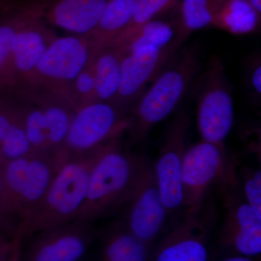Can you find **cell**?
Masks as SVG:
<instances>
[{
	"instance_id": "cell-1",
	"label": "cell",
	"mask_w": 261,
	"mask_h": 261,
	"mask_svg": "<svg viewBox=\"0 0 261 261\" xmlns=\"http://www.w3.org/2000/svg\"><path fill=\"white\" fill-rule=\"evenodd\" d=\"M109 142L80 155L65 157L59 153L61 161L45 195L17 228L15 237L23 240L75 219L87 197L92 169Z\"/></svg>"
},
{
	"instance_id": "cell-2",
	"label": "cell",
	"mask_w": 261,
	"mask_h": 261,
	"mask_svg": "<svg viewBox=\"0 0 261 261\" xmlns=\"http://www.w3.org/2000/svg\"><path fill=\"white\" fill-rule=\"evenodd\" d=\"M200 47L177 51L129 111L130 140L142 142L156 124L173 112L201 70Z\"/></svg>"
},
{
	"instance_id": "cell-3",
	"label": "cell",
	"mask_w": 261,
	"mask_h": 261,
	"mask_svg": "<svg viewBox=\"0 0 261 261\" xmlns=\"http://www.w3.org/2000/svg\"><path fill=\"white\" fill-rule=\"evenodd\" d=\"M141 156L123 150L120 138L110 142L94 165L83 206L75 220L94 224L126 205Z\"/></svg>"
},
{
	"instance_id": "cell-4",
	"label": "cell",
	"mask_w": 261,
	"mask_h": 261,
	"mask_svg": "<svg viewBox=\"0 0 261 261\" xmlns=\"http://www.w3.org/2000/svg\"><path fill=\"white\" fill-rule=\"evenodd\" d=\"M61 161L58 152H33L3 165L4 192L0 202L3 219L17 228L45 195Z\"/></svg>"
},
{
	"instance_id": "cell-5",
	"label": "cell",
	"mask_w": 261,
	"mask_h": 261,
	"mask_svg": "<svg viewBox=\"0 0 261 261\" xmlns=\"http://www.w3.org/2000/svg\"><path fill=\"white\" fill-rule=\"evenodd\" d=\"M195 84L197 128L202 140L224 144L232 128V87L222 60L212 55Z\"/></svg>"
},
{
	"instance_id": "cell-6",
	"label": "cell",
	"mask_w": 261,
	"mask_h": 261,
	"mask_svg": "<svg viewBox=\"0 0 261 261\" xmlns=\"http://www.w3.org/2000/svg\"><path fill=\"white\" fill-rule=\"evenodd\" d=\"M233 168L224 144L202 140L187 148L181 172L185 214L200 213L206 195L214 185L234 184Z\"/></svg>"
},
{
	"instance_id": "cell-7",
	"label": "cell",
	"mask_w": 261,
	"mask_h": 261,
	"mask_svg": "<svg viewBox=\"0 0 261 261\" xmlns=\"http://www.w3.org/2000/svg\"><path fill=\"white\" fill-rule=\"evenodd\" d=\"M130 125L129 111L113 103L95 102L75 110L63 147L65 157L91 152L119 139Z\"/></svg>"
},
{
	"instance_id": "cell-8",
	"label": "cell",
	"mask_w": 261,
	"mask_h": 261,
	"mask_svg": "<svg viewBox=\"0 0 261 261\" xmlns=\"http://www.w3.org/2000/svg\"><path fill=\"white\" fill-rule=\"evenodd\" d=\"M94 54L86 36L57 37L27 80L45 86L73 108L70 99L73 83Z\"/></svg>"
},
{
	"instance_id": "cell-9",
	"label": "cell",
	"mask_w": 261,
	"mask_h": 261,
	"mask_svg": "<svg viewBox=\"0 0 261 261\" xmlns=\"http://www.w3.org/2000/svg\"><path fill=\"white\" fill-rule=\"evenodd\" d=\"M126 206L123 223L151 250L164 228L168 214L161 199L154 163L147 158L141 156L135 186Z\"/></svg>"
},
{
	"instance_id": "cell-10",
	"label": "cell",
	"mask_w": 261,
	"mask_h": 261,
	"mask_svg": "<svg viewBox=\"0 0 261 261\" xmlns=\"http://www.w3.org/2000/svg\"><path fill=\"white\" fill-rule=\"evenodd\" d=\"M97 234L94 224L80 220L42 230L22 243L21 261H81Z\"/></svg>"
},
{
	"instance_id": "cell-11",
	"label": "cell",
	"mask_w": 261,
	"mask_h": 261,
	"mask_svg": "<svg viewBox=\"0 0 261 261\" xmlns=\"http://www.w3.org/2000/svg\"><path fill=\"white\" fill-rule=\"evenodd\" d=\"M190 126V116L185 111H178L170 125L159 158L154 162L160 193L168 216L183 208L182 164Z\"/></svg>"
},
{
	"instance_id": "cell-12",
	"label": "cell",
	"mask_w": 261,
	"mask_h": 261,
	"mask_svg": "<svg viewBox=\"0 0 261 261\" xmlns=\"http://www.w3.org/2000/svg\"><path fill=\"white\" fill-rule=\"evenodd\" d=\"M178 49L176 47H146L124 56L119 89L111 103L129 111L147 84L155 80Z\"/></svg>"
},
{
	"instance_id": "cell-13",
	"label": "cell",
	"mask_w": 261,
	"mask_h": 261,
	"mask_svg": "<svg viewBox=\"0 0 261 261\" xmlns=\"http://www.w3.org/2000/svg\"><path fill=\"white\" fill-rule=\"evenodd\" d=\"M202 211L185 214L166 233L149 261H208V225Z\"/></svg>"
},
{
	"instance_id": "cell-14",
	"label": "cell",
	"mask_w": 261,
	"mask_h": 261,
	"mask_svg": "<svg viewBox=\"0 0 261 261\" xmlns=\"http://www.w3.org/2000/svg\"><path fill=\"white\" fill-rule=\"evenodd\" d=\"M226 212L221 231L223 246L249 257L261 253V218L244 198L227 195Z\"/></svg>"
},
{
	"instance_id": "cell-15",
	"label": "cell",
	"mask_w": 261,
	"mask_h": 261,
	"mask_svg": "<svg viewBox=\"0 0 261 261\" xmlns=\"http://www.w3.org/2000/svg\"><path fill=\"white\" fill-rule=\"evenodd\" d=\"M35 19L13 38L9 67L4 81L28 80L57 37L42 20Z\"/></svg>"
},
{
	"instance_id": "cell-16",
	"label": "cell",
	"mask_w": 261,
	"mask_h": 261,
	"mask_svg": "<svg viewBox=\"0 0 261 261\" xmlns=\"http://www.w3.org/2000/svg\"><path fill=\"white\" fill-rule=\"evenodd\" d=\"M110 0H54L44 17L53 25L78 36H88Z\"/></svg>"
},
{
	"instance_id": "cell-17",
	"label": "cell",
	"mask_w": 261,
	"mask_h": 261,
	"mask_svg": "<svg viewBox=\"0 0 261 261\" xmlns=\"http://www.w3.org/2000/svg\"><path fill=\"white\" fill-rule=\"evenodd\" d=\"M183 43L178 35L177 22L156 18L147 22L130 35L110 46L119 48L124 56L141 48H179Z\"/></svg>"
},
{
	"instance_id": "cell-18",
	"label": "cell",
	"mask_w": 261,
	"mask_h": 261,
	"mask_svg": "<svg viewBox=\"0 0 261 261\" xmlns=\"http://www.w3.org/2000/svg\"><path fill=\"white\" fill-rule=\"evenodd\" d=\"M101 261H149L150 249L128 231L123 221L103 233Z\"/></svg>"
},
{
	"instance_id": "cell-19",
	"label": "cell",
	"mask_w": 261,
	"mask_h": 261,
	"mask_svg": "<svg viewBox=\"0 0 261 261\" xmlns=\"http://www.w3.org/2000/svg\"><path fill=\"white\" fill-rule=\"evenodd\" d=\"M136 0H110L95 28L88 36L94 53L110 45L127 28L135 14Z\"/></svg>"
},
{
	"instance_id": "cell-20",
	"label": "cell",
	"mask_w": 261,
	"mask_h": 261,
	"mask_svg": "<svg viewBox=\"0 0 261 261\" xmlns=\"http://www.w3.org/2000/svg\"><path fill=\"white\" fill-rule=\"evenodd\" d=\"M123 57L121 49L113 46L103 47L92 56L96 102H111L116 97L121 83Z\"/></svg>"
},
{
	"instance_id": "cell-21",
	"label": "cell",
	"mask_w": 261,
	"mask_h": 261,
	"mask_svg": "<svg viewBox=\"0 0 261 261\" xmlns=\"http://www.w3.org/2000/svg\"><path fill=\"white\" fill-rule=\"evenodd\" d=\"M260 17L248 0H224L211 27L233 35H247L260 29Z\"/></svg>"
},
{
	"instance_id": "cell-22",
	"label": "cell",
	"mask_w": 261,
	"mask_h": 261,
	"mask_svg": "<svg viewBox=\"0 0 261 261\" xmlns=\"http://www.w3.org/2000/svg\"><path fill=\"white\" fill-rule=\"evenodd\" d=\"M48 0H37L23 6L10 18L0 23V81H4L9 67L13 38L23 27L44 17Z\"/></svg>"
},
{
	"instance_id": "cell-23",
	"label": "cell",
	"mask_w": 261,
	"mask_h": 261,
	"mask_svg": "<svg viewBox=\"0 0 261 261\" xmlns=\"http://www.w3.org/2000/svg\"><path fill=\"white\" fill-rule=\"evenodd\" d=\"M224 0H180L178 35L184 43L192 33L211 27Z\"/></svg>"
},
{
	"instance_id": "cell-24",
	"label": "cell",
	"mask_w": 261,
	"mask_h": 261,
	"mask_svg": "<svg viewBox=\"0 0 261 261\" xmlns=\"http://www.w3.org/2000/svg\"><path fill=\"white\" fill-rule=\"evenodd\" d=\"M34 152L24 128L21 115L0 143V164L21 159Z\"/></svg>"
},
{
	"instance_id": "cell-25",
	"label": "cell",
	"mask_w": 261,
	"mask_h": 261,
	"mask_svg": "<svg viewBox=\"0 0 261 261\" xmlns=\"http://www.w3.org/2000/svg\"><path fill=\"white\" fill-rule=\"evenodd\" d=\"M179 2L180 0H136L135 14L129 25L110 45L130 35L144 24L173 9L179 4Z\"/></svg>"
},
{
	"instance_id": "cell-26",
	"label": "cell",
	"mask_w": 261,
	"mask_h": 261,
	"mask_svg": "<svg viewBox=\"0 0 261 261\" xmlns=\"http://www.w3.org/2000/svg\"><path fill=\"white\" fill-rule=\"evenodd\" d=\"M70 99L75 110L96 102L95 81L92 59L75 79L72 87Z\"/></svg>"
},
{
	"instance_id": "cell-27",
	"label": "cell",
	"mask_w": 261,
	"mask_h": 261,
	"mask_svg": "<svg viewBox=\"0 0 261 261\" xmlns=\"http://www.w3.org/2000/svg\"><path fill=\"white\" fill-rule=\"evenodd\" d=\"M245 200L255 214L261 218V172L260 170L250 171L245 174L243 180Z\"/></svg>"
},
{
	"instance_id": "cell-28",
	"label": "cell",
	"mask_w": 261,
	"mask_h": 261,
	"mask_svg": "<svg viewBox=\"0 0 261 261\" xmlns=\"http://www.w3.org/2000/svg\"><path fill=\"white\" fill-rule=\"evenodd\" d=\"M247 85L252 100L258 102L261 98V58L258 53L247 58Z\"/></svg>"
},
{
	"instance_id": "cell-29",
	"label": "cell",
	"mask_w": 261,
	"mask_h": 261,
	"mask_svg": "<svg viewBox=\"0 0 261 261\" xmlns=\"http://www.w3.org/2000/svg\"><path fill=\"white\" fill-rule=\"evenodd\" d=\"M22 109L0 106V143L21 115Z\"/></svg>"
},
{
	"instance_id": "cell-30",
	"label": "cell",
	"mask_w": 261,
	"mask_h": 261,
	"mask_svg": "<svg viewBox=\"0 0 261 261\" xmlns=\"http://www.w3.org/2000/svg\"><path fill=\"white\" fill-rule=\"evenodd\" d=\"M16 240V237L10 240L0 234V261H4L8 258L14 248Z\"/></svg>"
},
{
	"instance_id": "cell-31",
	"label": "cell",
	"mask_w": 261,
	"mask_h": 261,
	"mask_svg": "<svg viewBox=\"0 0 261 261\" xmlns=\"http://www.w3.org/2000/svg\"><path fill=\"white\" fill-rule=\"evenodd\" d=\"M23 240L17 237L14 248L8 258L4 261H21V247Z\"/></svg>"
},
{
	"instance_id": "cell-32",
	"label": "cell",
	"mask_w": 261,
	"mask_h": 261,
	"mask_svg": "<svg viewBox=\"0 0 261 261\" xmlns=\"http://www.w3.org/2000/svg\"><path fill=\"white\" fill-rule=\"evenodd\" d=\"M221 261H255L254 260L252 257H249L246 256H243V255H237V256H233L227 257L225 258L224 260Z\"/></svg>"
},
{
	"instance_id": "cell-33",
	"label": "cell",
	"mask_w": 261,
	"mask_h": 261,
	"mask_svg": "<svg viewBox=\"0 0 261 261\" xmlns=\"http://www.w3.org/2000/svg\"><path fill=\"white\" fill-rule=\"evenodd\" d=\"M3 192H4V176H3V165L0 164V202H1L2 197H3ZM0 214H1V212H0Z\"/></svg>"
},
{
	"instance_id": "cell-34",
	"label": "cell",
	"mask_w": 261,
	"mask_h": 261,
	"mask_svg": "<svg viewBox=\"0 0 261 261\" xmlns=\"http://www.w3.org/2000/svg\"><path fill=\"white\" fill-rule=\"evenodd\" d=\"M255 10L261 14V0H248Z\"/></svg>"
},
{
	"instance_id": "cell-35",
	"label": "cell",
	"mask_w": 261,
	"mask_h": 261,
	"mask_svg": "<svg viewBox=\"0 0 261 261\" xmlns=\"http://www.w3.org/2000/svg\"><path fill=\"white\" fill-rule=\"evenodd\" d=\"M0 220H3V217H2L1 214H0Z\"/></svg>"
}]
</instances>
